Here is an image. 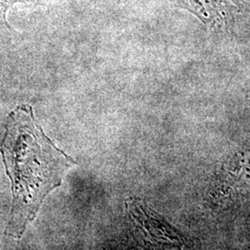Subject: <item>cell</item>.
<instances>
[{
    "instance_id": "6da1fadb",
    "label": "cell",
    "mask_w": 250,
    "mask_h": 250,
    "mask_svg": "<svg viewBox=\"0 0 250 250\" xmlns=\"http://www.w3.org/2000/svg\"><path fill=\"white\" fill-rule=\"evenodd\" d=\"M1 153L13 196L7 233L20 238L76 162L45 135L29 105L9 113Z\"/></svg>"
},
{
    "instance_id": "7a4b0ae2",
    "label": "cell",
    "mask_w": 250,
    "mask_h": 250,
    "mask_svg": "<svg viewBox=\"0 0 250 250\" xmlns=\"http://www.w3.org/2000/svg\"><path fill=\"white\" fill-rule=\"evenodd\" d=\"M29 1L35 2L36 0H0V21L8 26L9 24L6 20V13L9 7L18 2H29Z\"/></svg>"
}]
</instances>
